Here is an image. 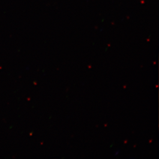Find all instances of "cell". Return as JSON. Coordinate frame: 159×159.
<instances>
[{"instance_id": "obj_1", "label": "cell", "mask_w": 159, "mask_h": 159, "mask_svg": "<svg viewBox=\"0 0 159 159\" xmlns=\"http://www.w3.org/2000/svg\"><path fill=\"white\" fill-rule=\"evenodd\" d=\"M119 152H117L116 153V155H117V154H119Z\"/></svg>"}]
</instances>
